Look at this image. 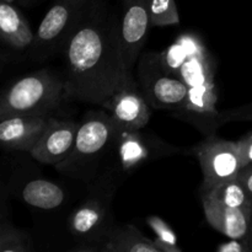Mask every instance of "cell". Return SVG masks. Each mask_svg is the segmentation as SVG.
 <instances>
[{
  "mask_svg": "<svg viewBox=\"0 0 252 252\" xmlns=\"http://www.w3.org/2000/svg\"><path fill=\"white\" fill-rule=\"evenodd\" d=\"M80 125L70 120L51 117L30 155L39 164L56 166L70 153Z\"/></svg>",
  "mask_w": 252,
  "mask_h": 252,
  "instance_id": "cell-10",
  "label": "cell"
},
{
  "mask_svg": "<svg viewBox=\"0 0 252 252\" xmlns=\"http://www.w3.org/2000/svg\"><path fill=\"white\" fill-rule=\"evenodd\" d=\"M52 116H15L0 122V142L9 150L30 153L42 133L46 129Z\"/></svg>",
  "mask_w": 252,
  "mask_h": 252,
  "instance_id": "cell-11",
  "label": "cell"
},
{
  "mask_svg": "<svg viewBox=\"0 0 252 252\" xmlns=\"http://www.w3.org/2000/svg\"><path fill=\"white\" fill-rule=\"evenodd\" d=\"M219 252H241L248 250L245 243H239V240H235V239H231L230 243L223 244V245L219 246L217 249Z\"/></svg>",
  "mask_w": 252,
  "mask_h": 252,
  "instance_id": "cell-25",
  "label": "cell"
},
{
  "mask_svg": "<svg viewBox=\"0 0 252 252\" xmlns=\"http://www.w3.org/2000/svg\"><path fill=\"white\" fill-rule=\"evenodd\" d=\"M89 0H56L34 36L33 48L42 58L63 47L85 12Z\"/></svg>",
  "mask_w": 252,
  "mask_h": 252,
  "instance_id": "cell-6",
  "label": "cell"
},
{
  "mask_svg": "<svg viewBox=\"0 0 252 252\" xmlns=\"http://www.w3.org/2000/svg\"><path fill=\"white\" fill-rule=\"evenodd\" d=\"M150 27V0H122L118 36L123 58L132 70Z\"/></svg>",
  "mask_w": 252,
  "mask_h": 252,
  "instance_id": "cell-9",
  "label": "cell"
},
{
  "mask_svg": "<svg viewBox=\"0 0 252 252\" xmlns=\"http://www.w3.org/2000/svg\"><path fill=\"white\" fill-rule=\"evenodd\" d=\"M117 152L121 166L126 171L139 166L152 154L147 140L140 135L139 130H121Z\"/></svg>",
  "mask_w": 252,
  "mask_h": 252,
  "instance_id": "cell-16",
  "label": "cell"
},
{
  "mask_svg": "<svg viewBox=\"0 0 252 252\" xmlns=\"http://www.w3.org/2000/svg\"><path fill=\"white\" fill-rule=\"evenodd\" d=\"M22 1H24V2H29V1H31V0H22Z\"/></svg>",
  "mask_w": 252,
  "mask_h": 252,
  "instance_id": "cell-28",
  "label": "cell"
},
{
  "mask_svg": "<svg viewBox=\"0 0 252 252\" xmlns=\"http://www.w3.org/2000/svg\"><path fill=\"white\" fill-rule=\"evenodd\" d=\"M1 1H4V2H9V4H11V2L14 1V0H1Z\"/></svg>",
  "mask_w": 252,
  "mask_h": 252,
  "instance_id": "cell-27",
  "label": "cell"
},
{
  "mask_svg": "<svg viewBox=\"0 0 252 252\" xmlns=\"http://www.w3.org/2000/svg\"><path fill=\"white\" fill-rule=\"evenodd\" d=\"M217 101L218 95L214 84L191 86L184 110L199 115H217Z\"/></svg>",
  "mask_w": 252,
  "mask_h": 252,
  "instance_id": "cell-19",
  "label": "cell"
},
{
  "mask_svg": "<svg viewBox=\"0 0 252 252\" xmlns=\"http://www.w3.org/2000/svg\"><path fill=\"white\" fill-rule=\"evenodd\" d=\"M66 100L63 74L44 69L20 79L5 91L0 100V118L51 116Z\"/></svg>",
  "mask_w": 252,
  "mask_h": 252,
  "instance_id": "cell-3",
  "label": "cell"
},
{
  "mask_svg": "<svg viewBox=\"0 0 252 252\" xmlns=\"http://www.w3.org/2000/svg\"><path fill=\"white\" fill-rule=\"evenodd\" d=\"M102 250L108 252H161L155 240L143 235L132 224L111 229L103 239Z\"/></svg>",
  "mask_w": 252,
  "mask_h": 252,
  "instance_id": "cell-15",
  "label": "cell"
},
{
  "mask_svg": "<svg viewBox=\"0 0 252 252\" xmlns=\"http://www.w3.org/2000/svg\"><path fill=\"white\" fill-rule=\"evenodd\" d=\"M149 224L153 228V230L157 234V239L155 243L160 248L161 252H180L181 249L177 246L176 236H175L174 231L167 226V224L164 220H161L158 217H153L149 218Z\"/></svg>",
  "mask_w": 252,
  "mask_h": 252,
  "instance_id": "cell-22",
  "label": "cell"
},
{
  "mask_svg": "<svg viewBox=\"0 0 252 252\" xmlns=\"http://www.w3.org/2000/svg\"><path fill=\"white\" fill-rule=\"evenodd\" d=\"M207 221L216 230L235 240H245L251 223L252 209L233 208L202 199Z\"/></svg>",
  "mask_w": 252,
  "mask_h": 252,
  "instance_id": "cell-13",
  "label": "cell"
},
{
  "mask_svg": "<svg viewBox=\"0 0 252 252\" xmlns=\"http://www.w3.org/2000/svg\"><path fill=\"white\" fill-rule=\"evenodd\" d=\"M244 243H245L248 250L252 251V216H251V223H250V228H249V233H248V235H246Z\"/></svg>",
  "mask_w": 252,
  "mask_h": 252,
  "instance_id": "cell-26",
  "label": "cell"
},
{
  "mask_svg": "<svg viewBox=\"0 0 252 252\" xmlns=\"http://www.w3.org/2000/svg\"><path fill=\"white\" fill-rule=\"evenodd\" d=\"M202 199L233 208L252 209V199L238 177L209 189H202Z\"/></svg>",
  "mask_w": 252,
  "mask_h": 252,
  "instance_id": "cell-17",
  "label": "cell"
},
{
  "mask_svg": "<svg viewBox=\"0 0 252 252\" xmlns=\"http://www.w3.org/2000/svg\"><path fill=\"white\" fill-rule=\"evenodd\" d=\"M102 106L107 108L121 130H139L150 120L147 100L138 93L137 89L118 91Z\"/></svg>",
  "mask_w": 252,
  "mask_h": 252,
  "instance_id": "cell-12",
  "label": "cell"
},
{
  "mask_svg": "<svg viewBox=\"0 0 252 252\" xmlns=\"http://www.w3.org/2000/svg\"><path fill=\"white\" fill-rule=\"evenodd\" d=\"M22 198L27 204L41 209H54L64 202V191L52 181L32 180L25 185Z\"/></svg>",
  "mask_w": 252,
  "mask_h": 252,
  "instance_id": "cell-18",
  "label": "cell"
},
{
  "mask_svg": "<svg viewBox=\"0 0 252 252\" xmlns=\"http://www.w3.org/2000/svg\"><path fill=\"white\" fill-rule=\"evenodd\" d=\"M179 22L175 0H150V26H172Z\"/></svg>",
  "mask_w": 252,
  "mask_h": 252,
  "instance_id": "cell-20",
  "label": "cell"
},
{
  "mask_svg": "<svg viewBox=\"0 0 252 252\" xmlns=\"http://www.w3.org/2000/svg\"><path fill=\"white\" fill-rule=\"evenodd\" d=\"M194 153L203 172L202 189L236 179L243 169L236 142L209 137L194 148Z\"/></svg>",
  "mask_w": 252,
  "mask_h": 252,
  "instance_id": "cell-7",
  "label": "cell"
},
{
  "mask_svg": "<svg viewBox=\"0 0 252 252\" xmlns=\"http://www.w3.org/2000/svg\"><path fill=\"white\" fill-rule=\"evenodd\" d=\"M236 143H238L243 167L252 164V133L244 135V137Z\"/></svg>",
  "mask_w": 252,
  "mask_h": 252,
  "instance_id": "cell-23",
  "label": "cell"
},
{
  "mask_svg": "<svg viewBox=\"0 0 252 252\" xmlns=\"http://www.w3.org/2000/svg\"><path fill=\"white\" fill-rule=\"evenodd\" d=\"M31 250L29 239L22 231L17 230L11 224H1L0 229V251L1 252H27Z\"/></svg>",
  "mask_w": 252,
  "mask_h": 252,
  "instance_id": "cell-21",
  "label": "cell"
},
{
  "mask_svg": "<svg viewBox=\"0 0 252 252\" xmlns=\"http://www.w3.org/2000/svg\"><path fill=\"white\" fill-rule=\"evenodd\" d=\"M64 81L69 100L102 106L116 93L137 89L123 58L118 24L95 9L83 17L63 46Z\"/></svg>",
  "mask_w": 252,
  "mask_h": 252,
  "instance_id": "cell-1",
  "label": "cell"
},
{
  "mask_svg": "<svg viewBox=\"0 0 252 252\" xmlns=\"http://www.w3.org/2000/svg\"><path fill=\"white\" fill-rule=\"evenodd\" d=\"M143 96L150 106L161 110L185 108L189 86L161 65L159 57L145 54L139 62Z\"/></svg>",
  "mask_w": 252,
  "mask_h": 252,
  "instance_id": "cell-4",
  "label": "cell"
},
{
  "mask_svg": "<svg viewBox=\"0 0 252 252\" xmlns=\"http://www.w3.org/2000/svg\"><path fill=\"white\" fill-rule=\"evenodd\" d=\"M120 133L110 112H89L80 123L69 155L54 167L66 176L90 180L97 171L98 164L118 143Z\"/></svg>",
  "mask_w": 252,
  "mask_h": 252,
  "instance_id": "cell-2",
  "label": "cell"
},
{
  "mask_svg": "<svg viewBox=\"0 0 252 252\" xmlns=\"http://www.w3.org/2000/svg\"><path fill=\"white\" fill-rule=\"evenodd\" d=\"M161 65L189 88L214 84L213 66L204 47L191 36L181 37L159 56Z\"/></svg>",
  "mask_w": 252,
  "mask_h": 252,
  "instance_id": "cell-5",
  "label": "cell"
},
{
  "mask_svg": "<svg viewBox=\"0 0 252 252\" xmlns=\"http://www.w3.org/2000/svg\"><path fill=\"white\" fill-rule=\"evenodd\" d=\"M238 180L243 184L245 187L246 192L252 199V164L248 165V166L243 167L238 175Z\"/></svg>",
  "mask_w": 252,
  "mask_h": 252,
  "instance_id": "cell-24",
  "label": "cell"
},
{
  "mask_svg": "<svg viewBox=\"0 0 252 252\" xmlns=\"http://www.w3.org/2000/svg\"><path fill=\"white\" fill-rule=\"evenodd\" d=\"M112 191L94 192L68 219L71 235L83 240H102L112 229L111 198Z\"/></svg>",
  "mask_w": 252,
  "mask_h": 252,
  "instance_id": "cell-8",
  "label": "cell"
},
{
  "mask_svg": "<svg viewBox=\"0 0 252 252\" xmlns=\"http://www.w3.org/2000/svg\"><path fill=\"white\" fill-rule=\"evenodd\" d=\"M0 31L2 41L11 48L24 51L33 46L36 34L32 32L29 21L9 2L0 4Z\"/></svg>",
  "mask_w": 252,
  "mask_h": 252,
  "instance_id": "cell-14",
  "label": "cell"
}]
</instances>
